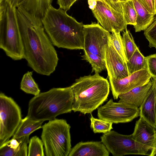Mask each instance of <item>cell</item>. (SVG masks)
Masks as SVG:
<instances>
[{
  "mask_svg": "<svg viewBox=\"0 0 156 156\" xmlns=\"http://www.w3.org/2000/svg\"><path fill=\"white\" fill-rule=\"evenodd\" d=\"M147 69L152 78H156V53L146 57Z\"/></svg>",
  "mask_w": 156,
  "mask_h": 156,
  "instance_id": "4dcf8cb0",
  "label": "cell"
},
{
  "mask_svg": "<svg viewBox=\"0 0 156 156\" xmlns=\"http://www.w3.org/2000/svg\"><path fill=\"white\" fill-rule=\"evenodd\" d=\"M32 74L33 72L28 71L23 75L20 83V89L27 93L36 96L40 93V90Z\"/></svg>",
  "mask_w": 156,
  "mask_h": 156,
  "instance_id": "603a6c76",
  "label": "cell"
},
{
  "mask_svg": "<svg viewBox=\"0 0 156 156\" xmlns=\"http://www.w3.org/2000/svg\"><path fill=\"white\" fill-rule=\"evenodd\" d=\"M120 33L113 30L112 31V34H110V37L114 48L124 61L126 63L127 60L124 50L122 37Z\"/></svg>",
  "mask_w": 156,
  "mask_h": 156,
  "instance_id": "f1b7e54d",
  "label": "cell"
},
{
  "mask_svg": "<svg viewBox=\"0 0 156 156\" xmlns=\"http://www.w3.org/2000/svg\"><path fill=\"white\" fill-rule=\"evenodd\" d=\"M71 87L74 95L72 110L84 115L98 108L109 92L108 80L97 73L80 77Z\"/></svg>",
  "mask_w": 156,
  "mask_h": 156,
  "instance_id": "277c9868",
  "label": "cell"
},
{
  "mask_svg": "<svg viewBox=\"0 0 156 156\" xmlns=\"http://www.w3.org/2000/svg\"><path fill=\"white\" fill-rule=\"evenodd\" d=\"M97 0H88L89 8L91 10L94 9L95 7Z\"/></svg>",
  "mask_w": 156,
  "mask_h": 156,
  "instance_id": "d590c367",
  "label": "cell"
},
{
  "mask_svg": "<svg viewBox=\"0 0 156 156\" xmlns=\"http://www.w3.org/2000/svg\"><path fill=\"white\" fill-rule=\"evenodd\" d=\"M100 0V1H102L103 2H105L104 0Z\"/></svg>",
  "mask_w": 156,
  "mask_h": 156,
  "instance_id": "60d3db41",
  "label": "cell"
},
{
  "mask_svg": "<svg viewBox=\"0 0 156 156\" xmlns=\"http://www.w3.org/2000/svg\"><path fill=\"white\" fill-rule=\"evenodd\" d=\"M21 109L11 98L0 94V146L14 135L21 120Z\"/></svg>",
  "mask_w": 156,
  "mask_h": 156,
  "instance_id": "ba28073f",
  "label": "cell"
},
{
  "mask_svg": "<svg viewBox=\"0 0 156 156\" xmlns=\"http://www.w3.org/2000/svg\"><path fill=\"white\" fill-rule=\"evenodd\" d=\"M154 9L155 13L156 15V0H154Z\"/></svg>",
  "mask_w": 156,
  "mask_h": 156,
  "instance_id": "f35d334b",
  "label": "cell"
},
{
  "mask_svg": "<svg viewBox=\"0 0 156 156\" xmlns=\"http://www.w3.org/2000/svg\"><path fill=\"white\" fill-rule=\"evenodd\" d=\"M109 153L101 141L80 142L71 148L68 156H108Z\"/></svg>",
  "mask_w": 156,
  "mask_h": 156,
  "instance_id": "9a60e30c",
  "label": "cell"
},
{
  "mask_svg": "<svg viewBox=\"0 0 156 156\" xmlns=\"http://www.w3.org/2000/svg\"><path fill=\"white\" fill-rule=\"evenodd\" d=\"M151 78L147 69L138 71L121 79L109 77L114 98L117 99L119 95L126 93L136 87L147 84Z\"/></svg>",
  "mask_w": 156,
  "mask_h": 156,
  "instance_id": "7c38bea8",
  "label": "cell"
},
{
  "mask_svg": "<svg viewBox=\"0 0 156 156\" xmlns=\"http://www.w3.org/2000/svg\"><path fill=\"white\" fill-rule=\"evenodd\" d=\"M152 82L150 81L145 85L136 87L129 91L119 95L118 102L126 103L140 107L151 90Z\"/></svg>",
  "mask_w": 156,
  "mask_h": 156,
  "instance_id": "e0dca14e",
  "label": "cell"
},
{
  "mask_svg": "<svg viewBox=\"0 0 156 156\" xmlns=\"http://www.w3.org/2000/svg\"><path fill=\"white\" fill-rule=\"evenodd\" d=\"M101 139L109 152L114 156L129 154L150 156V150L134 140L132 134L124 135L115 131H110L101 136Z\"/></svg>",
  "mask_w": 156,
  "mask_h": 156,
  "instance_id": "52a82bcc",
  "label": "cell"
},
{
  "mask_svg": "<svg viewBox=\"0 0 156 156\" xmlns=\"http://www.w3.org/2000/svg\"><path fill=\"white\" fill-rule=\"evenodd\" d=\"M105 2L114 10L122 13L121 3L118 0H105Z\"/></svg>",
  "mask_w": 156,
  "mask_h": 156,
  "instance_id": "836d02e7",
  "label": "cell"
},
{
  "mask_svg": "<svg viewBox=\"0 0 156 156\" xmlns=\"http://www.w3.org/2000/svg\"><path fill=\"white\" fill-rule=\"evenodd\" d=\"M90 127L94 132L106 133L112 129V123L94 118L91 114L90 118Z\"/></svg>",
  "mask_w": 156,
  "mask_h": 156,
  "instance_id": "83f0119b",
  "label": "cell"
},
{
  "mask_svg": "<svg viewBox=\"0 0 156 156\" xmlns=\"http://www.w3.org/2000/svg\"><path fill=\"white\" fill-rule=\"evenodd\" d=\"M26 0H0V1H5L8 2L12 6L17 8L21 5Z\"/></svg>",
  "mask_w": 156,
  "mask_h": 156,
  "instance_id": "e575fe53",
  "label": "cell"
},
{
  "mask_svg": "<svg viewBox=\"0 0 156 156\" xmlns=\"http://www.w3.org/2000/svg\"><path fill=\"white\" fill-rule=\"evenodd\" d=\"M136 12V24L134 26L136 32L145 30L153 22L155 15L150 13L138 0H133Z\"/></svg>",
  "mask_w": 156,
  "mask_h": 156,
  "instance_id": "ffe728a7",
  "label": "cell"
},
{
  "mask_svg": "<svg viewBox=\"0 0 156 156\" xmlns=\"http://www.w3.org/2000/svg\"><path fill=\"white\" fill-rule=\"evenodd\" d=\"M29 136L12 138L0 146V156H28L27 144Z\"/></svg>",
  "mask_w": 156,
  "mask_h": 156,
  "instance_id": "2e32d148",
  "label": "cell"
},
{
  "mask_svg": "<svg viewBox=\"0 0 156 156\" xmlns=\"http://www.w3.org/2000/svg\"><path fill=\"white\" fill-rule=\"evenodd\" d=\"M126 65L129 75L141 70L147 69L146 57L141 53L138 48L127 61Z\"/></svg>",
  "mask_w": 156,
  "mask_h": 156,
  "instance_id": "7402d4cb",
  "label": "cell"
},
{
  "mask_svg": "<svg viewBox=\"0 0 156 156\" xmlns=\"http://www.w3.org/2000/svg\"><path fill=\"white\" fill-rule=\"evenodd\" d=\"M82 57L83 59L88 62L91 65L92 72L99 73L106 69L105 59L97 55L84 51V54Z\"/></svg>",
  "mask_w": 156,
  "mask_h": 156,
  "instance_id": "cb8c5ba5",
  "label": "cell"
},
{
  "mask_svg": "<svg viewBox=\"0 0 156 156\" xmlns=\"http://www.w3.org/2000/svg\"><path fill=\"white\" fill-rule=\"evenodd\" d=\"M77 0H57L59 8L66 11L69 10L72 5Z\"/></svg>",
  "mask_w": 156,
  "mask_h": 156,
  "instance_id": "d6a6232c",
  "label": "cell"
},
{
  "mask_svg": "<svg viewBox=\"0 0 156 156\" xmlns=\"http://www.w3.org/2000/svg\"><path fill=\"white\" fill-rule=\"evenodd\" d=\"M18 23L28 66L40 74L50 76L55 70L58 58L41 20L22 7L16 8Z\"/></svg>",
  "mask_w": 156,
  "mask_h": 156,
  "instance_id": "6da1fadb",
  "label": "cell"
},
{
  "mask_svg": "<svg viewBox=\"0 0 156 156\" xmlns=\"http://www.w3.org/2000/svg\"><path fill=\"white\" fill-rule=\"evenodd\" d=\"M73 94L70 86L54 88L30 100L27 116L36 121H50L72 110Z\"/></svg>",
  "mask_w": 156,
  "mask_h": 156,
  "instance_id": "3957f363",
  "label": "cell"
},
{
  "mask_svg": "<svg viewBox=\"0 0 156 156\" xmlns=\"http://www.w3.org/2000/svg\"><path fill=\"white\" fill-rule=\"evenodd\" d=\"M43 122L32 120L27 116L22 119L12 138H20L30 135L35 131L42 128Z\"/></svg>",
  "mask_w": 156,
  "mask_h": 156,
  "instance_id": "44dd1931",
  "label": "cell"
},
{
  "mask_svg": "<svg viewBox=\"0 0 156 156\" xmlns=\"http://www.w3.org/2000/svg\"><path fill=\"white\" fill-rule=\"evenodd\" d=\"M139 108L122 102H115L112 99L98 108L99 119L112 123H126L140 116Z\"/></svg>",
  "mask_w": 156,
  "mask_h": 156,
  "instance_id": "9c48e42d",
  "label": "cell"
},
{
  "mask_svg": "<svg viewBox=\"0 0 156 156\" xmlns=\"http://www.w3.org/2000/svg\"><path fill=\"white\" fill-rule=\"evenodd\" d=\"M104 1H105V0H104Z\"/></svg>",
  "mask_w": 156,
  "mask_h": 156,
  "instance_id": "7bdbcfd3",
  "label": "cell"
},
{
  "mask_svg": "<svg viewBox=\"0 0 156 156\" xmlns=\"http://www.w3.org/2000/svg\"><path fill=\"white\" fill-rule=\"evenodd\" d=\"M156 154V135L155 139L153 144L152 148L151 151L150 156H154Z\"/></svg>",
  "mask_w": 156,
  "mask_h": 156,
  "instance_id": "8d00e7d4",
  "label": "cell"
},
{
  "mask_svg": "<svg viewBox=\"0 0 156 156\" xmlns=\"http://www.w3.org/2000/svg\"><path fill=\"white\" fill-rule=\"evenodd\" d=\"M122 14L125 21L127 25L135 26L136 24V13L133 0L121 2Z\"/></svg>",
  "mask_w": 156,
  "mask_h": 156,
  "instance_id": "d4e9b609",
  "label": "cell"
},
{
  "mask_svg": "<svg viewBox=\"0 0 156 156\" xmlns=\"http://www.w3.org/2000/svg\"><path fill=\"white\" fill-rule=\"evenodd\" d=\"M43 145L42 140L36 136L32 137L29 140L28 156H44Z\"/></svg>",
  "mask_w": 156,
  "mask_h": 156,
  "instance_id": "4316f807",
  "label": "cell"
},
{
  "mask_svg": "<svg viewBox=\"0 0 156 156\" xmlns=\"http://www.w3.org/2000/svg\"><path fill=\"white\" fill-rule=\"evenodd\" d=\"M153 22L144 30V34L149 42L150 48L156 49V15Z\"/></svg>",
  "mask_w": 156,
  "mask_h": 156,
  "instance_id": "f546056e",
  "label": "cell"
},
{
  "mask_svg": "<svg viewBox=\"0 0 156 156\" xmlns=\"http://www.w3.org/2000/svg\"><path fill=\"white\" fill-rule=\"evenodd\" d=\"M132 134L134 140L148 148L151 152L156 137V130L154 127L140 117L136 121Z\"/></svg>",
  "mask_w": 156,
  "mask_h": 156,
  "instance_id": "5bb4252c",
  "label": "cell"
},
{
  "mask_svg": "<svg viewBox=\"0 0 156 156\" xmlns=\"http://www.w3.org/2000/svg\"><path fill=\"white\" fill-rule=\"evenodd\" d=\"M53 0H26L20 6L36 18L42 20Z\"/></svg>",
  "mask_w": 156,
  "mask_h": 156,
  "instance_id": "d6986e66",
  "label": "cell"
},
{
  "mask_svg": "<svg viewBox=\"0 0 156 156\" xmlns=\"http://www.w3.org/2000/svg\"><path fill=\"white\" fill-rule=\"evenodd\" d=\"M41 137L47 156H68L71 149L70 126L66 120L55 119L42 126Z\"/></svg>",
  "mask_w": 156,
  "mask_h": 156,
  "instance_id": "8992f818",
  "label": "cell"
},
{
  "mask_svg": "<svg viewBox=\"0 0 156 156\" xmlns=\"http://www.w3.org/2000/svg\"><path fill=\"white\" fill-rule=\"evenodd\" d=\"M151 80L152 82L153 85L154 86L155 89L156 95V78H151Z\"/></svg>",
  "mask_w": 156,
  "mask_h": 156,
  "instance_id": "74e56055",
  "label": "cell"
},
{
  "mask_svg": "<svg viewBox=\"0 0 156 156\" xmlns=\"http://www.w3.org/2000/svg\"><path fill=\"white\" fill-rule=\"evenodd\" d=\"M91 10L94 17L106 30L120 32L127 28V25L122 13L114 10L105 2L97 0L95 7Z\"/></svg>",
  "mask_w": 156,
  "mask_h": 156,
  "instance_id": "8fae6325",
  "label": "cell"
},
{
  "mask_svg": "<svg viewBox=\"0 0 156 156\" xmlns=\"http://www.w3.org/2000/svg\"><path fill=\"white\" fill-rule=\"evenodd\" d=\"M154 156H156V154L154 155Z\"/></svg>",
  "mask_w": 156,
  "mask_h": 156,
  "instance_id": "b9f144b4",
  "label": "cell"
},
{
  "mask_svg": "<svg viewBox=\"0 0 156 156\" xmlns=\"http://www.w3.org/2000/svg\"><path fill=\"white\" fill-rule=\"evenodd\" d=\"M118 0L120 2H124L128 1V0Z\"/></svg>",
  "mask_w": 156,
  "mask_h": 156,
  "instance_id": "ab89813d",
  "label": "cell"
},
{
  "mask_svg": "<svg viewBox=\"0 0 156 156\" xmlns=\"http://www.w3.org/2000/svg\"><path fill=\"white\" fill-rule=\"evenodd\" d=\"M148 12L156 15L154 9V0H138Z\"/></svg>",
  "mask_w": 156,
  "mask_h": 156,
  "instance_id": "1f68e13d",
  "label": "cell"
},
{
  "mask_svg": "<svg viewBox=\"0 0 156 156\" xmlns=\"http://www.w3.org/2000/svg\"><path fill=\"white\" fill-rule=\"evenodd\" d=\"M16 9L6 1H0V48L8 56L19 60L24 58V53Z\"/></svg>",
  "mask_w": 156,
  "mask_h": 156,
  "instance_id": "5b68a950",
  "label": "cell"
},
{
  "mask_svg": "<svg viewBox=\"0 0 156 156\" xmlns=\"http://www.w3.org/2000/svg\"><path fill=\"white\" fill-rule=\"evenodd\" d=\"M41 21L54 45L70 50H83V24L69 15L66 11L51 5Z\"/></svg>",
  "mask_w": 156,
  "mask_h": 156,
  "instance_id": "7a4b0ae2",
  "label": "cell"
},
{
  "mask_svg": "<svg viewBox=\"0 0 156 156\" xmlns=\"http://www.w3.org/2000/svg\"><path fill=\"white\" fill-rule=\"evenodd\" d=\"M84 51L97 55L105 59L111 34L98 23L83 24Z\"/></svg>",
  "mask_w": 156,
  "mask_h": 156,
  "instance_id": "30bf717a",
  "label": "cell"
},
{
  "mask_svg": "<svg viewBox=\"0 0 156 156\" xmlns=\"http://www.w3.org/2000/svg\"><path fill=\"white\" fill-rule=\"evenodd\" d=\"M123 46L127 61L138 48L130 31L127 28L123 31L122 37Z\"/></svg>",
  "mask_w": 156,
  "mask_h": 156,
  "instance_id": "484cf974",
  "label": "cell"
},
{
  "mask_svg": "<svg viewBox=\"0 0 156 156\" xmlns=\"http://www.w3.org/2000/svg\"><path fill=\"white\" fill-rule=\"evenodd\" d=\"M105 60L109 77L118 80L129 76L126 63L114 48L110 37Z\"/></svg>",
  "mask_w": 156,
  "mask_h": 156,
  "instance_id": "4fadbf2b",
  "label": "cell"
},
{
  "mask_svg": "<svg viewBox=\"0 0 156 156\" xmlns=\"http://www.w3.org/2000/svg\"><path fill=\"white\" fill-rule=\"evenodd\" d=\"M140 116L156 129V95L153 85L141 106Z\"/></svg>",
  "mask_w": 156,
  "mask_h": 156,
  "instance_id": "ac0fdd59",
  "label": "cell"
}]
</instances>
